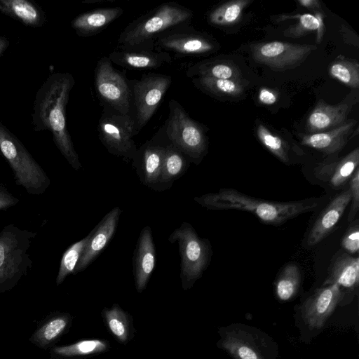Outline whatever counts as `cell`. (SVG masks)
Returning a JSON list of instances; mask_svg holds the SVG:
<instances>
[{
  "instance_id": "1",
  "label": "cell",
  "mask_w": 359,
  "mask_h": 359,
  "mask_svg": "<svg viewBox=\"0 0 359 359\" xmlns=\"http://www.w3.org/2000/svg\"><path fill=\"white\" fill-rule=\"evenodd\" d=\"M75 84L69 72L50 74L36 93L32 123L34 131L48 130L62 155L76 170L81 168L67 126L66 107Z\"/></svg>"
},
{
  "instance_id": "2",
  "label": "cell",
  "mask_w": 359,
  "mask_h": 359,
  "mask_svg": "<svg viewBox=\"0 0 359 359\" xmlns=\"http://www.w3.org/2000/svg\"><path fill=\"white\" fill-rule=\"evenodd\" d=\"M194 201L211 210H236L255 215L262 222L280 225L302 214L314 211L323 198H310L289 202H277L250 196L232 188L195 197Z\"/></svg>"
},
{
  "instance_id": "3",
  "label": "cell",
  "mask_w": 359,
  "mask_h": 359,
  "mask_svg": "<svg viewBox=\"0 0 359 359\" xmlns=\"http://www.w3.org/2000/svg\"><path fill=\"white\" fill-rule=\"evenodd\" d=\"M191 10L175 2H166L130 22L120 34L118 49H154L156 39L177 26L187 25Z\"/></svg>"
},
{
  "instance_id": "4",
  "label": "cell",
  "mask_w": 359,
  "mask_h": 359,
  "mask_svg": "<svg viewBox=\"0 0 359 359\" xmlns=\"http://www.w3.org/2000/svg\"><path fill=\"white\" fill-rule=\"evenodd\" d=\"M36 236L14 224L0 231V294L13 289L32 268L29 250Z\"/></svg>"
},
{
  "instance_id": "5",
  "label": "cell",
  "mask_w": 359,
  "mask_h": 359,
  "mask_svg": "<svg viewBox=\"0 0 359 359\" xmlns=\"http://www.w3.org/2000/svg\"><path fill=\"white\" fill-rule=\"evenodd\" d=\"M0 153L8 163L16 184L31 195H41L50 179L21 141L0 121Z\"/></svg>"
},
{
  "instance_id": "6",
  "label": "cell",
  "mask_w": 359,
  "mask_h": 359,
  "mask_svg": "<svg viewBox=\"0 0 359 359\" xmlns=\"http://www.w3.org/2000/svg\"><path fill=\"white\" fill-rule=\"evenodd\" d=\"M171 243L177 242L180 255V278L184 290L190 289L208 267L212 254L206 238L198 236L194 227L183 222L169 236Z\"/></svg>"
},
{
  "instance_id": "7",
  "label": "cell",
  "mask_w": 359,
  "mask_h": 359,
  "mask_svg": "<svg viewBox=\"0 0 359 359\" xmlns=\"http://www.w3.org/2000/svg\"><path fill=\"white\" fill-rule=\"evenodd\" d=\"M165 135L169 142L190 162L198 164L207 152V140L202 126L193 120L176 100L169 101Z\"/></svg>"
},
{
  "instance_id": "8",
  "label": "cell",
  "mask_w": 359,
  "mask_h": 359,
  "mask_svg": "<svg viewBox=\"0 0 359 359\" xmlns=\"http://www.w3.org/2000/svg\"><path fill=\"white\" fill-rule=\"evenodd\" d=\"M98 137L108 152L125 161L137 152L134 136L137 134L134 118L104 105L97 124Z\"/></svg>"
},
{
  "instance_id": "9",
  "label": "cell",
  "mask_w": 359,
  "mask_h": 359,
  "mask_svg": "<svg viewBox=\"0 0 359 359\" xmlns=\"http://www.w3.org/2000/svg\"><path fill=\"white\" fill-rule=\"evenodd\" d=\"M108 57H102L95 69V87L97 96L116 111L131 115V90L124 76L112 66ZM132 116V115H131Z\"/></svg>"
},
{
  "instance_id": "10",
  "label": "cell",
  "mask_w": 359,
  "mask_h": 359,
  "mask_svg": "<svg viewBox=\"0 0 359 359\" xmlns=\"http://www.w3.org/2000/svg\"><path fill=\"white\" fill-rule=\"evenodd\" d=\"M171 83V76L157 74H146L133 81L131 94L137 133L149 121Z\"/></svg>"
},
{
  "instance_id": "11",
  "label": "cell",
  "mask_w": 359,
  "mask_h": 359,
  "mask_svg": "<svg viewBox=\"0 0 359 359\" xmlns=\"http://www.w3.org/2000/svg\"><path fill=\"white\" fill-rule=\"evenodd\" d=\"M252 58L276 71L301 65L317 47L283 41L258 43L250 46Z\"/></svg>"
},
{
  "instance_id": "12",
  "label": "cell",
  "mask_w": 359,
  "mask_h": 359,
  "mask_svg": "<svg viewBox=\"0 0 359 359\" xmlns=\"http://www.w3.org/2000/svg\"><path fill=\"white\" fill-rule=\"evenodd\" d=\"M187 25L175 27L159 35L154 41V49L185 57L205 54L215 48L209 39Z\"/></svg>"
},
{
  "instance_id": "13",
  "label": "cell",
  "mask_w": 359,
  "mask_h": 359,
  "mask_svg": "<svg viewBox=\"0 0 359 359\" xmlns=\"http://www.w3.org/2000/svg\"><path fill=\"white\" fill-rule=\"evenodd\" d=\"M341 295L337 284L323 285L308 298L302 307V316L312 328H321L337 305Z\"/></svg>"
},
{
  "instance_id": "14",
  "label": "cell",
  "mask_w": 359,
  "mask_h": 359,
  "mask_svg": "<svg viewBox=\"0 0 359 359\" xmlns=\"http://www.w3.org/2000/svg\"><path fill=\"white\" fill-rule=\"evenodd\" d=\"M121 210L115 207L89 233V239L74 269V274L85 270L109 243L117 227Z\"/></svg>"
},
{
  "instance_id": "15",
  "label": "cell",
  "mask_w": 359,
  "mask_h": 359,
  "mask_svg": "<svg viewBox=\"0 0 359 359\" xmlns=\"http://www.w3.org/2000/svg\"><path fill=\"white\" fill-rule=\"evenodd\" d=\"M165 144L154 139L146 142L137 149L133 166L141 182L156 190L163 166Z\"/></svg>"
},
{
  "instance_id": "16",
  "label": "cell",
  "mask_w": 359,
  "mask_h": 359,
  "mask_svg": "<svg viewBox=\"0 0 359 359\" xmlns=\"http://www.w3.org/2000/svg\"><path fill=\"white\" fill-rule=\"evenodd\" d=\"M351 199L349 187L335 196L311 226L305 244L313 247L325 238L336 226Z\"/></svg>"
},
{
  "instance_id": "17",
  "label": "cell",
  "mask_w": 359,
  "mask_h": 359,
  "mask_svg": "<svg viewBox=\"0 0 359 359\" xmlns=\"http://www.w3.org/2000/svg\"><path fill=\"white\" fill-rule=\"evenodd\" d=\"M108 58L123 68L138 70L158 69L172 60L166 52L142 48L116 49Z\"/></svg>"
},
{
  "instance_id": "18",
  "label": "cell",
  "mask_w": 359,
  "mask_h": 359,
  "mask_svg": "<svg viewBox=\"0 0 359 359\" xmlns=\"http://www.w3.org/2000/svg\"><path fill=\"white\" fill-rule=\"evenodd\" d=\"M155 264L156 249L151 230L149 226H146L140 232L133 258V273L138 292L141 293L146 288Z\"/></svg>"
},
{
  "instance_id": "19",
  "label": "cell",
  "mask_w": 359,
  "mask_h": 359,
  "mask_svg": "<svg viewBox=\"0 0 359 359\" xmlns=\"http://www.w3.org/2000/svg\"><path fill=\"white\" fill-rule=\"evenodd\" d=\"M359 149L357 147L344 157L320 163L314 170L317 179L334 189L342 188L358 168Z\"/></svg>"
},
{
  "instance_id": "20",
  "label": "cell",
  "mask_w": 359,
  "mask_h": 359,
  "mask_svg": "<svg viewBox=\"0 0 359 359\" xmlns=\"http://www.w3.org/2000/svg\"><path fill=\"white\" fill-rule=\"evenodd\" d=\"M351 108L346 102L331 105L319 100L307 118V130L317 133L335 128L346 121Z\"/></svg>"
},
{
  "instance_id": "21",
  "label": "cell",
  "mask_w": 359,
  "mask_h": 359,
  "mask_svg": "<svg viewBox=\"0 0 359 359\" xmlns=\"http://www.w3.org/2000/svg\"><path fill=\"white\" fill-rule=\"evenodd\" d=\"M356 123L355 120H348L335 128L304 135L302 144L325 154L338 152L347 143Z\"/></svg>"
},
{
  "instance_id": "22",
  "label": "cell",
  "mask_w": 359,
  "mask_h": 359,
  "mask_svg": "<svg viewBox=\"0 0 359 359\" xmlns=\"http://www.w3.org/2000/svg\"><path fill=\"white\" fill-rule=\"evenodd\" d=\"M123 13L121 7L102 8L79 15L71 22L76 33L83 37L95 35Z\"/></svg>"
},
{
  "instance_id": "23",
  "label": "cell",
  "mask_w": 359,
  "mask_h": 359,
  "mask_svg": "<svg viewBox=\"0 0 359 359\" xmlns=\"http://www.w3.org/2000/svg\"><path fill=\"white\" fill-rule=\"evenodd\" d=\"M359 259L344 252L336 257L329 267L325 285L337 284L340 287L352 288L358 285Z\"/></svg>"
},
{
  "instance_id": "24",
  "label": "cell",
  "mask_w": 359,
  "mask_h": 359,
  "mask_svg": "<svg viewBox=\"0 0 359 359\" xmlns=\"http://www.w3.org/2000/svg\"><path fill=\"white\" fill-rule=\"evenodd\" d=\"M72 317L68 313H57L46 319L33 333L29 341L43 349L51 348L71 327Z\"/></svg>"
},
{
  "instance_id": "25",
  "label": "cell",
  "mask_w": 359,
  "mask_h": 359,
  "mask_svg": "<svg viewBox=\"0 0 359 359\" xmlns=\"http://www.w3.org/2000/svg\"><path fill=\"white\" fill-rule=\"evenodd\" d=\"M0 13L32 27H41L46 22L41 7L29 0H0Z\"/></svg>"
},
{
  "instance_id": "26",
  "label": "cell",
  "mask_w": 359,
  "mask_h": 359,
  "mask_svg": "<svg viewBox=\"0 0 359 359\" xmlns=\"http://www.w3.org/2000/svg\"><path fill=\"white\" fill-rule=\"evenodd\" d=\"M187 156L170 142L165 144V154L157 191L171 187L173 182L182 176L189 168Z\"/></svg>"
},
{
  "instance_id": "27",
  "label": "cell",
  "mask_w": 359,
  "mask_h": 359,
  "mask_svg": "<svg viewBox=\"0 0 359 359\" xmlns=\"http://www.w3.org/2000/svg\"><path fill=\"white\" fill-rule=\"evenodd\" d=\"M110 348L107 340L83 339L65 346H55L50 351V359H76L107 352Z\"/></svg>"
},
{
  "instance_id": "28",
  "label": "cell",
  "mask_w": 359,
  "mask_h": 359,
  "mask_svg": "<svg viewBox=\"0 0 359 359\" xmlns=\"http://www.w3.org/2000/svg\"><path fill=\"white\" fill-rule=\"evenodd\" d=\"M102 316L109 331L121 344H127L134 335L133 318L117 304L104 308Z\"/></svg>"
},
{
  "instance_id": "29",
  "label": "cell",
  "mask_w": 359,
  "mask_h": 359,
  "mask_svg": "<svg viewBox=\"0 0 359 359\" xmlns=\"http://www.w3.org/2000/svg\"><path fill=\"white\" fill-rule=\"evenodd\" d=\"M221 346L235 359H265L259 348L250 337L241 332H226Z\"/></svg>"
},
{
  "instance_id": "30",
  "label": "cell",
  "mask_w": 359,
  "mask_h": 359,
  "mask_svg": "<svg viewBox=\"0 0 359 359\" xmlns=\"http://www.w3.org/2000/svg\"><path fill=\"white\" fill-rule=\"evenodd\" d=\"M186 75L191 79L208 76L218 79L238 80L240 72L236 66L226 62L203 61L189 67Z\"/></svg>"
},
{
  "instance_id": "31",
  "label": "cell",
  "mask_w": 359,
  "mask_h": 359,
  "mask_svg": "<svg viewBox=\"0 0 359 359\" xmlns=\"http://www.w3.org/2000/svg\"><path fill=\"white\" fill-rule=\"evenodd\" d=\"M193 83L200 88L215 95L238 96L244 90L239 80L218 79L208 76L195 77Z\"/></svg>"
},
{
  "instance_id": "32",
  "label": "cell",
  "mask_w": 359,
  "mask_h": 359,
  "mask_svg": "<svg viewBox=\"0 0 359 359\" xmlns=\"http://www.w3.org/2000/svg\"><path fill=\"white\" fill-rule=\"evenodd\" d=\"M301 282V271L294 264L286 265L276 282V293L279 299L287 301L297 292Z\"/></svg>"
},
{
  "instance_id": "33",
  "label": "cell",
  "mask_w": 359,
  "mask_h": 359,
  "mask_svg": "<svg viewBox=\"0 0 359 359\" xmlns=\"http://www.w3.org/2000/svg\"><path fill=\"white\" fill-rule=\"evenodd\" d=\"M250 2L249 0H237L226 3L210 12L209 20L212 24L219 26L234 24L239 20L243 9Z\"/></svg>"
},
{
  "instance_id": "34",
  "label": "cell",
  "mask_w": 359,
  "mask_h": 359,
  "mask_svg": "<svg viewBox=\"0 0 359 359\" xmlns=\"http://www.w3.org/2000/svg\"><path fill=\"white\" fill-rule=\"evenodd\" d=\"M330 76L353 88L359 86V65L356 61L338 58L329 67Z\"/></svg>"
},
{
  "instance_id": "35",
  "label": "cell",
  "mask_w": 359,
  "mask_h": 359,
  "mask_svg": "<svg viewBox=\"0 0 359 359\" xmlns=\"http://www.w3.org/2000/svg\"><path fill=\"white\" fill-rule=\"evenodd\" d=\"M89 237L90 234L79 241L73 243L63 253L56 277L57 285H61L69 275L72 273L74 274V269L79 261Z\"/></svg>"
},
{
  "instance_id": "36",
  "label": "cell",
  "mask_w": 359,
  "mask_h": 359,
  "mask_svg": "<svg viewBox=\"0 0 359 359\" xmlns=\"http://www.w3.org/2000/svg\"><path fill=\"white\" fill-rule=\"evenodd\" d=\"M257 134L262 144L280 161L284 163L290 162L288 147L280 137L271 133L262 124L258 126Z\"/></svg>"
},
{
  "instance_id": "37",
  "label": "cell",
  "mask_w": 359,
  "mask_h": 359,
  "mask_svg": "<svg viewBox=\"0 0 359 359\" xmlns=\"http://www.w3.org/2000/svg\"><path fill=\"white\" fill-rule=\"evenodd\" d=\"M289 18L299 19L298 23L283 31L284 36L293 38L304 36L311 31H317L320 22L323 20V15L321 13H316L315 15L309 13L296 15L285 19Z\"/></svg>"
},
{
  "instance_id": "38",
  "label": "cell",
  "mask_w": 359,
  "mask_h": 359,
  "mask_svg": "<svg viewBox=\"0 0 359 359\" xmlns=\"http://www.w3.org/2000/svg\"><path fill=\"white\" fill-rule=\"evenodd\" d=\"M351 224L343 236L341 242L342 248L346 253L353 255L359 250V224L358 219L352 221Z\"/></svg>"
},
{
  "instance_id": "39",
  "label": "cell",
  "mask_w": 359,
  "mask_h": 359,
  "mask_svg": "<svg viewBox=\"0 0 359 359\" xmlns=\"http://www.w3.org/2000/svg\"><path fill=\"white\" fill-rule=\"evenodd\" d=\"M351 193L349 203L350 209L348 215V222L350 223L355 219L359 210V168H358L348 181Z\"/></svg>"
},
{
  "instance_id": "40",
  "label": "cell",
  "mask_w": 359,
  "mask_h": 359,
  "mask_svg": "<svg viewBox=\"0 0 359 359\" xmlns=\"http://www.w3.org/2000/svg\"><path fill=\"white\" fill-rule=\"evenodd\" d=\"M19 202V198L14 196L6 186L0 184V211L6 210Z\"/></svg>"
},
{
  "instance_id": "41",
  "label": "cell",
  "mask_w": 359,
  "mask_h": 359,
  "mask_svg": "<svg viewBox=\"0 0 359 359\" xmlns=\"http://www.w3.org/2000/svg\"><path fill=\"white\" fill-rule=\"evenodd\" d=\"M277 97L271 90L262 88L259 94V100L265 104H272L276 102Z\"/></svg>"
},
{
  "instance_id": "42",
  "label": "cell",
  "mask_w": 359,
  "mask_h": 359,
  "mask_svg": "<svg viewBox=\"0 0 359 359\" xmlns=\"http://www.w3.org/2000/svg\"><path fill=\"white\" fill-rule=\"evenodd\" d=\"M299 3L308 8L316 9L320 8V4L317 0H299Z\"/></svg>"
},
{
  "instance_id": "43",
  "label": "cell",
  "mask_w": 359,
  "mask_h": 359,
  "mask_svg": "<svg viewBox=\"0 0 359 359\" xmlns=\"http://www.w3.org/2000/svg\"><path fill=\"white\" fill-rule=\"evenodd\" d=\"M10 44V41L8 38L0 36V56L6 51Z\"/></svg>"
}]
</instances>
